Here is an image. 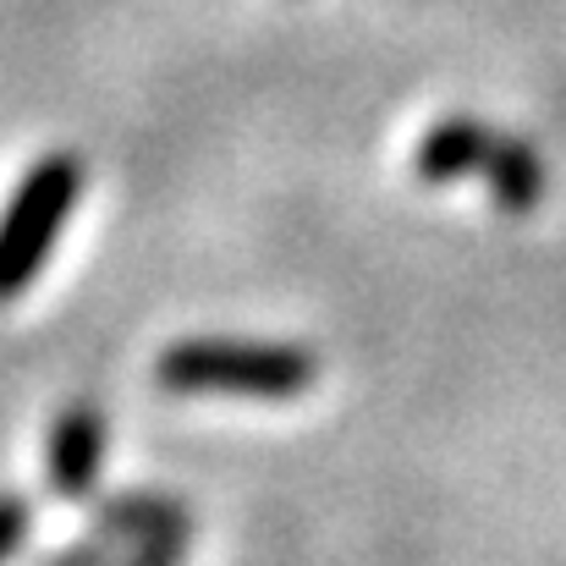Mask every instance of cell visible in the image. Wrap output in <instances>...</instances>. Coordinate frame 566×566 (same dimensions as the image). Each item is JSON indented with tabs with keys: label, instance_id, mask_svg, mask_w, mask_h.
Listing matches in <instances>:
<instances>
[{
	"label": "cell",
	"instance_id": "obj_6",
	"mask_svg": "<svg viewBox=\"0 0 566 566\" xmlns=\"http://www.w3.org/2000/svg\"><path fill=\"white\" fill-rule=\"evenodd\" d=\"M479 177H484L490 198L501 209H512V214H523V209H534L545 198V160L523 138H495V149H490V160H484Z\"/></svg>",
	"mask_w": 566,
	"mask_h": 566
},
{
	"label": "cell",
	"instance_id": "obj_5",
	"mask_svg": "<svg viewBox=\"0 0 566 566\" xmlns=\"http://www.w3.org/2000/svg\"><path fill=\"white\" fill-rule=\"evenodd\" d=\"M99 528L111 539H127V545H149V551H182L192 545V512L182 501H166V495H116L99 506Z\"/></svg>",
	"mask_w": 566,
	"mask_h": 566
},
{
	"label": "cell",
	"instance_id": "obj_1",
	"mask_svg": "<svg viewBox=\"0 0 566 566\" xmlns=\"http://www.w3.org/2000/svg\"><path fill=\"white\" fill-rule=\"evenodd\" d=\"M155 379L182 396H253V401H292L319 379V358L292 342H242V336H192L171 342L155 358Z\"/></svg>",
	"mask_w": 566,
	"mask_h": 566
},
{
	"label": "cell",
	"instance_id": "obj_8",
	"mask_svg": "<svg viewBox=\"0 0 566 566\" xmlns=\"http://www.w3.org/2000/svg\"><path fill=\"white\" fill-rule=\"evenodd\" d=\"M28 523H33L28 501H22V495H0V562H11V556H17V545H22Z\"/></svg>",
	"mask_w": 566,
	"mask_h": 566
},
{
	"label": "cell",
	"instance_id": "obj_4",
	"mask_svg": "<svg viewBox=\"0 0 566 566\" xmlns=\"http://www.w3.org/2000/svg\"><path fill=\"white\" fill-rule=\"evenodd\" d=\"M490 149H495V133H490L479 116H446V122H434V127L418 138L412 171H418V182L446 188V182L479 177L484 160H490Z\"/></svg>",
	"mask_w": 566,
	"mask_h": 566
},
{
	"label": "cell",
	"instance_id": "obj_2",
	"mask_svg": "<svg viewBox=\"0 0 566 566\" xmlns=\"http://www.w3.org/2000/svg\"><path fill=\"white\" fill-rule=\"evenodd\" d=\"M77 198H83V160L66 155V149L39 155L22 171V182L0 214V303L22 297L39 281V270H44V259H50V248H55Z\"/></svg>",
	"mask_w": 566,
	"mask_h": 566
},
{
	"label": "cell",
	"instance_id": "obj_7",
	"mask_svg": "<svg viewBox=\"0 0 566 566\" xmlns=\"http://www.w3.org/2000/svg\"><path fill=\"white\" fill-rule=\"evenodd\" d=\"M39 566H182V551H149V545H127L105 534V545H66Z\"/></svg>",
	"mask_w": 566,
	"mask_h": 566
},
{
	"label": "cell",
	"instance_id": "obj_3",
	"mask_svg": "<svg viewBox=\"0 0 566 566\" xmlns=\"http://www.w3.org/2000/svg\"><path fill=\"white\" fill-rule=\"evenodd\" d=\"M105 412L99 407H66L50 429L44 446V468L61 501H94L99 490V468H105Z\"/></svg>",
	"mask_w": 566,
	"mask_h": 566
}]
</instances>
